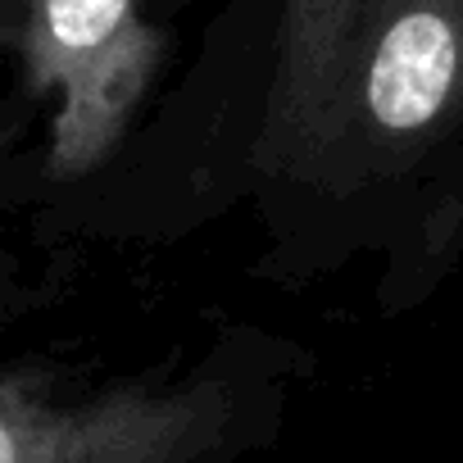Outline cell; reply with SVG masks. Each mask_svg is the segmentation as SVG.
Segmentation results:
<instances>
[{"label":"cell","mask_w":463,"mask_h":463,"mask_svg":"<svg viewBox=\"0 0 463 463\" xmlns=\"http://www.w3.org/2000/svg\"><path fill=\"white\" fill-rule=\"evenodd\" d=\"M359 0H287L278 82H273V137H296L341 91V64Z\"/></svg>","instance_id":"5b68a950"},{"label":"cell","mask_w":463,"mask_h":463,"mask_svg":"<svg viewBox=\"0 0 463 463\" xmlns=\"http://www.w3.org/2000/svg\"><path fill=\"white\" fill-rule=\"evenodd\" d=\"M227 422L213 386L109 391L87 404H51L24 377L0 391V463H191Z\"/></svg>","instance_id":"6da1fadb"},{"label":"cell","mask_w":463,"mask_h":463,"mask_svg":"<svg viewBox=\"0 0 463 463\" xmlns=\"http://www.w3.org/2000/svg\"><path fill=\"white\" fill-rule=\"evenodd\" d=\"M141 10L146 0H14L10 42L19 51L24 82L37 96L64 91L123 37L146 28Z\"/></svg>","instance_id":"3957f363"},{"label":"cell","mask_w":463,"mask_h":463,"mask_svg":"<svg viewBox=\"0 0 463 463\" xmlns=\"http://www.w3.org/2000/svg\"><path fill=\"white\" fill-rule=\"evenodd\" d=\"M345 87L386 137L440 123L463 100V0H359L341 64Z\"/></svg>","instance_id":"7a4b0ae2"},{"label":"cell","mask_w":463,"mask_h":463,"mask_svg":"<svg viewBox=\"0 0 463 463\" xmlns=\"http://www.w3.org/2000/svg\"><path fill=\"white\" fill-rule=\"evenodd\" d=\"M155 64H159V33L146 24L60 91L64 100H60L55 141H51L55 173H87L114 146L128 114L146 96Z\"/></svg>","instance_id":"277c9868"}]
</instances>
